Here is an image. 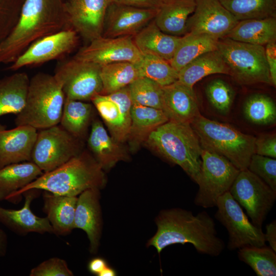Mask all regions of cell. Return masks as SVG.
Segmentation results:
<instances>
[{"mask_svg": "<svg viewBox=\"0 0 276 276\" xmlns=\"http://www.w3.org/2000/svg\"><path fill=\"white\" fill-rule=\"evenodd\" d=\"M155 222L157 231L148 241L158 254L166 247L175 244L190 243L200 254L217 257L225 244L217 236L215 223L207 212L197 215L179 208L162 210Z\"/></svg>", "mask_w": 276, "mask_h": 276, "instance_id": "6da1fadb", "label": "cell"}, {"mask_svg": "<svg viewBox=\"0 0 276 276\" xmlns=\"http://www.w3.org/2000/svg\"><path fill=\"white\" fill-rule=\"evenodd\" d=\"M65 0H25L19 19L0 42V64L13 63L32 43L70 28Z\"/></svg>", "mask_w": 276, "mask_h": 276, "instance_id": "7a4b0ae2", "label": "cell"}, {"mask_svg": "<svg viewBox=\"0 0 276 276\" xmlns=\"http://www.w3.org/2000/svg\"><path fill=\"white\" fill-rule=\"evenodd\" d=\"M104 172L89 151L83 150L65 163L43 173L16 192L12 200L34 189L68 196H77L87 189L100 190L106 182Z\"/></svg>", "mask_w": 276, "mask_h": 276, "instance_id": "3957f363", "label": "cell"}, {"mask_svg": "<svg viewBox=\"0 0 276 276\" xmlns=\"http://www.w3.org/2000/svg\"><path fill=\"white\" fill-rule=\"evenodd\" d=\"M144 144L169 163L180 167L197 183L201 146L190 124L168 121L152 132Z\"/></svg>", "mask_w": 276, "mask_h": 276, "instance_id": "277c9868", "label": "cell"}, {"mask_svg": "<svg viewBox=\"0 0 276 276\" xmlns=\"http://www.w3.org/2000/svg\"><path fill=\"white\" fill-rule=\"evenodd\" d=\"M65 99L54 75L37 73L29 80L25 104L17 114L15 125L40 130L59 124Z\"/></svg>", "mask_w": 276, "mask_h": 276, "instance_id": "5b68a950", "label": "cell"}, {"mask_svg": "<svg viewBox=\"0 0 276 276\" xmlns=\"http://www.w3.org/2000/svg\"><path fill=\"white\" fill-rule=\"evenodd\" d=\"M201 146L224 156L239 170L247 169L255 153L256 137L199 113L190 124Z\"/></svg>", "mask_w": 276, "mask_h": 276, "instance_id": "8992f818", "label": "cell"}, {"mask_svg": "<svg viewBox=\"0 0 276 276\" xmlns=\"http://www.w3.org/2000/svg\"><path fill=\"white\" fill-rule=\"evenodd\" d=\"M217 50L238 83L272 84L264 46L223 37L218 39Z\"/></svg>", "mask_w": 276, "mask_h": 276, "instance_id": "52a82bcc", "label": "cell"}, {"mask_svg": "<svg viewBox=\"0 0 276 276\" xmlns=\"http://www.w3.org/2000/svg\"><path fill=\"white\" fill-rule=\"evenodd\" d=\"M201 158L194 203L204 208L215 207L218 198L229 192L240 170L224 156L202 146Z\"/></svg>", "mask_w": 276, "mask_h": 276, "instance_id": "ba28073f", "label": "cell"}, {"mask_svg": "<svg viewBox=\"0 0 276 276\" xmlns=\"http://www.w3.org/2000/svg\"><path fill=\"white\" fill-rule=\"evenodd\" d=\"M101 66L74 57H64L58 61L53 75L65 98L89 102L96 95L102 93Z\"/></svg>", "mask_w": 276, "mask_h": 276, "instance_id": "9c48e42d", "label": "cell"}, {"mask_svg": "<svg viewBox=\"0 0 276 276\" xmlns=\"http://www.w3.org/2000/svg\"><path fill=\"white\" fill-rule=\"evenodd\" d=\"M82 140L65 130L59 124L37 131L31 161L43 173L65 163L83 150Z\"/></svg>", "mask_w": 276, "mask_h": 276, "instance_id": "30bf717a", "label": "cell"}, {"mask_svg": "<svg viewBox=\"0 0 276 276\" xmlns=\"http://www.w3.org/2000/svg\"><path fill=\"white\" fill-rule=\"evenodd\" d=\"M229 192L246 211L251 222L262 228L276 200V191L247 169L240 171Z\"/></svg>", "mask_w": 276, "mask_h": 276, "instance_id": "8fae6325", "label": "cell"}, {"mask_svg": "<svg viewBox=\"0 0 276 276\" xmlns=\"http://www.w3.org/2000/svg\"><path fill=\"white\" fill-rule=\"evenodd\" d=\"M216 206L217 210L215 218L225 227L228 233V250H235L246 246L265 245L262 229L255 226L249 220L229 192L218 198Z\"/></svg>", "mask_w": 276, "mask_h": 276, "instance_id": "7c38bea8", "label": "cell"}, {"mask_svg": "<svg viewBox=\"0 0 276 276\" xmlns=\"http://www.w3.org/2000/svg\"><path fill=\"white\" fill-rule=\"evenodd\" d=\"M78 40L79 35L71 28L44 36L32 43L7 69L15 71L59 60L75 49Z\"/></svg>", "mask_w": 276, "mask_h": 276, "instance_id": "4fadbf2b", "label": "cell"}, {"mask_svg": "<svg viewBox=\"0 0 276 276\" xmlns=\"http://www.w3.org/2000/svg\"><path fill=\"white\" fill-rule=\"evenodd\" d=\"M109 134L121 143L126 142L131 123L132 102L127 86L107 95L99 94L91 100Z\"/></svg>", "mask_w": 276, "mask_h": 276, "instance_id": "5bb4252c", "label": "cell"}, {"mask_svg": "<svg viewBox=\"0 0 276 276\" xmlns=\"http://www.w3.org/2000/svg\"><path fill=\"white\" fill-rule=\"evenodd\" d=\"M74 58L101 65L121 61L138 63L142 54L132 36L117 37L100 36L80 48Z\"/></svg>", "mask_w": 276, "mask_h": 276, "instance_id": "9a60e30c", "label": "cell"}, {"mask_svg": "<svg viewBox=\"0 0 276 276\" xmlns=\"http://www.w3.org/2000/svg\"><path fill=\"white\" fill-rule=\"evenodd\" d=\"M112 0H65L69 27L86 44L102 36L105 13Z\"/></svg>", "mask_w": 276, "mask_h": 276, "instance_id": "2e32d148", "label": "cell"}, {"mask_svg": "<svg viewBox=\"0 0 276 276\" xmlns=\"http://www.w3.org/2000/svg\"><path fill=\"white\" fill-rule=\"evenodd\" d=\"M195 7L186 24L187 33L224 37L238 20L219 0H195Z\"/></svg>", "mask_w": 276, "mask_h": 276, "instance_id": "e0dca14e", "label": "cell"}, {"mask_svg": "<svg viewBox=\"0 0 276 276\" xmlns=\"http://www.w3.org/2000/svg\"><path fill=\"white\" fill-rule=\"evenodd\" d=\"M158 10L112 2L105 13L102 36H133L155 18Z\"/></svg>", "mask_w": 276, "mask_h": 276, "instance_id": "ac0fdd59", "label": "cell"}, {"mask_svg": "<svg viewBox=\"0 0 276 276\" xmlns=\"http://www.w3.org/2000/svg\"><path fill=\"white\" fill-rule=\"evenodd\" d=\"M100 190L87 189L77 198L74 218L75 228L84 231L89 242V251L96 254L99 246L102 230Z\"/></svg>", "mask_w": 276, "mask_h": 276, "instance_id": "d6986e66", "label": "cell"}, {"mask_svg": "<svg viewBox=\"0 0 276 276\" xmlns=\"http://www.w3.org/2000/svg\"><path fill=\"white\" fill-rule=\"evenodd\" d=\"M37 129L19 125L5 130L0 127V169L10 164L31 161Z\"/></svg>", "mask_w": 276, "mask_h": 276, "instance_id": "ffe728a7", "label": "cell"}, {"mask_svg": "<svg viewBox=\"0 0 276 276\" xmlns=\"http://www.w3.org/2000/svg\"><path fill=\"white\" fill-rule=\"evenodd\" d=\"M90 126L87 141L89 151L104 171L109 170L119 162L129 159L123 143L109 134L98 119L93 118Z\"/></svg>", "mask_w": 276, "mask_h": 276, "instance_id": "44dd1931", "label": "cell"}, {"mask_svg": "<svg viewBox=\"0 0 276 276\" xmlns=\"http://www.w3.org/2000/svg\"><path fill=\"white\" fill-rule=\"evenodd\" d=\"M163 91L162 110L169 121L191 124L200 113L193 89L176 81L163 86Z\"/></svg>", "mask_w": 276, "mask_h": 276, "instance_id": "7402d4cb", "label": "cell"}, {"mask_svg": "<svg viewBox=\"0 0 276 276\" xmlns=\"http://www.w3.org/2000/svg\"><path fill=\"white\" fill-rule=\"evenodd\" d=\"M38 190L31 189L22 193L25 195V200L24 206L20 209H7L0 206V222L13 232L19 234L30 232L54 234L48 218L38 217L31 210V203L36 196Z\"/></svg>", "mask_w": 276, "mask_h": 276, "instance_id": "603a6c76", "label": "cell"}, {"mask_svg": "<svg viewBox=\"0 0 276 276\" xmlns=\"http://www.w3.org/2000/svg\"><path fill=\"white\" fill-rule=\"evenodd\" d=\"M168 121L162 109L132 103L131 123L126 141L130 151H137L152 132Z\"/></svg>", "mask_w": 276, "mask_h": 276, "instance_id": "cb8c5ba5", "label": "cell"}, {"mask_svg": "<svg viewBox=\"0 0 276 276\" xmlns=\"http://www.w3.org/2000/svg\"><path fill=\"white\" fill-rule=\"evenodd\" d=\"M181 38L163 32L157 26L154 19L133 36L134 43L142 54H152L169 62Z\"/></svg>", "mask_w": 276, "mask_h": 276, "instance_id": "d4e9b609", "label": "cell"}, {"mask_svg": "<svg viewBox=\"0 0 276 276\" xmlns=\"http://www.w3.org/2000/svg\"><path fill=\"white\" fill-rule=\"evenodd\" d=\"M43 210L54 234L65 235L75 228L74 218L78 197L59 195L44 191Z\"/></svg>", "mask_w": 276, "mask_h": 276, "instance_id": "484cf974", "label": "cell"}, {"mask_svg": "<svg viewBox=\"0 0 276 276\" xmlns=\"http://www.w3.org/2000/svg\"><path fill=\"white\" fill-rule=\"evenodd\" d=\"M224 37L263 46L275 42L276 17L239 20Z\"/></svg>", "mask_w": 276, "mask_h": 276, "instance_id": "4316f807", "label": "cell"}, {"mask_svg": "<svg viewBox=\"0 0 276 276\" xmlns=\"http://www.w3.org/2000/svg\"><path fill=\"white\" fill-rule=\"evenodd\" d=\"M195 7V0H164L154 20L165 33L175 36L185 34L187 20Z\"/></svg>", "mask_w": 276, "mask_h": 276, "instance_id": "83f0119b", "label": "cell"}, {"mask_svg": "<svg viewBox=\"0 0 276 276\" xmlns=\"http://www.w3.org/2000/svg\"><path fill=\"white\" fill-rule=\"evenodd\" d=\"M43 172L32 161L12 164L0 169V201H11L18 191L34 181Z\"/></svg>", "mask_w": 276, "mask_h": 276, "instance_id": "f1b7e54d", "label": "cell"}, {"mask_svg": "<svg viewBox=\"0 0 276 276\" xmlns=\"http://www.w3.org/2000/svg\"><path fill=\"white\" fill-rule=\"evenodd\" d=\"M214 74L229 75V70L217 50L204 53L178 72L179 83L191 89L203 78Z\"/></svg>", "mask_w": 276, "mask_h": 276, "instance_id": "f546056e", "label": "cell"}, {"mask_svg": "<svg viewBox=\"0 0 276 276\" xmlns=\"http://www.w3.org/2000/svg\"><path fill=\"white\" fill-rule=\"evenodd\" d=\"M30 79L26 73H16L0 79V116L17 114L23 108Z\"/></svg>", "mask_w": 276, "mask_h": 276, "instance_id": "4dcf8cb0", "label": "cell"}, {"mask_svg": "<svg viewBox=\"0 0 276 276\" xmlns=\"http://www.w3.org/2000/svg\"><path fill=\"white\" fill-rule=\"evenodd\" d=\"M218 39L205 34L186 33L181 38L170 64L178 72L201 55L217 50Z\"/></svg>", "mask_w": 276, "mask_h": 276, "instance_id": "1f68e13d", "label": "cell"}, {"mask_svg": "<svg viewBox=\"0 0 276 276\" xmlns=\"http://www.w3.org/2000/svg\"><path fill=\"white\" fill-rule=\"evenodd\" d=\"M93 105L88 102L65 99L59 124L81 140L86 135L93 119Z\"/></svg>", "mask_w": 276, "mask_h": 276, "instance_id": "d6a6232c", "label": "cell"}, {"mask_svg": "<svg viewBox=\"0 0 276 276\" xmlns=\"http://www.w3.org/2000/svg\"><path fill=\"white\" fill-rule=\"evenodd\" d=\"M142 74L138 63L113 62L101 66L102 95H107L129 86Z\"/></svg>", "mask_w": 276, "mask_h": 276, "instance_id": "836d02e7", "label": "cell"}, {"mask_svg": "<svg viewBox=\"0 0 276 276\" xmlns=\"http://www.w3.org/2000/svg\"><path fill=\"white\" fill-rule=\"evenodd\" d=\"M238 257L257 276L276 275V252L269 246L243 247L238 249Z\"/></svg>", "mask_w": 276, "mask_h": 276, "instance_id": "e575fe53", "label": "cell"}, {"mask_svg": "<svg viewBox=\"0 0 276 276\" xmlns=\"http://www.w3.org/2000/svg\"><path fill=\"white\" fill-rule=\"evenodd\" d=\"M238 20L276 17V0H219Z\"/></svg>", "mask_w": 276, "mask_h": 276, "instance_id": "d590c367", "label": "cell"}, {"mask_svg": "<svg viewBox=\"0 0 276 276\" xmlns=\"http://www.w3.org/2000/svg\"><path fill=\"white\" fill-rule=\"evenodd\" d=\"M245 118L253 124H273L276 121V106L272 99L264 94H255L248 97L243 106Z\"/></svg>", "mask_w": 276, "mask_h": 276, "instance_id": "8d00e7d4", "label": "cell"}, {"mask_svg": "<svg viewBox=\"0 0 276 276\" xmlns=\"http://www.w3.org/2000/svg\"><path fill=\"white\" fill-rule=\"evenodd\" d=\"M143 77H147L162 86L170 85L178 79V72L167 60L155 55L142 54L138 62Z\"/></svg>", "mask_w": 276, "mask_h": 276, "instance_id": "74e56055", "label": "cell"}, {"mask_svg": "<svg viewBox=\"0 0 276 276\" xmlns=\"http://www.w3.org/2000/svg\"><path fill=\"white\" fill-rule=\"evenodd\" d=\"M128 86L133 104L162 109V86L147 77H142Z\"/></svg>", "mask_w": 276, "mask_h": 276, "instance_id": "f35d334b", "label": "cell"}, {"mask_svg": "<svg viewBox=\"0 0 276 276\" xmlns=\"http://www.w3.org/2000/svg\"><path fill=\"white\" fill-rule=\"evenodd\" d=\"M205 94L210 104L218 112L226 114L232 106L234 91L231 86L221 79H215L206 86Z\"/></svg>", "mask_w": 276, "mask_h": 276, "instance_id": "ab89813d", "label": "cell"}, {"mask_svg": "<svg viewBox=\"0 0 276 276\" xmlns=\"http://www.w3.org/2000/svg\"><path fill=\"white\" fill-rule=\"evenodd\" d=\"M25 0H0V42L16 24Z\"/></svg>", "mask_w": 276, "mask_h": 276, "instance_id": "60d3db41", "label": "cell"}, {"mask_svg": "<svg viewBox=\"0 0 276 276\" xmlns=\"http://www.w3.org/2000/svg\"><path fill=\"white\" fill-rule=\"evenodd\" d=\"M247 169L276 191V159L254 154Z\"/></svg>", "mask_w": 276, "mask_h": 276, "instance_id": "b9f144b4", "label": "cell"}, {"mask_svg": "<svg viewBox=\"0 0 276 276\" xmlns=\"http://www.w3.org/2000/svg\"><path fill=\"white\" fill-rule=\"evenodd\" d=\"M30 276H72L73 272L65 261L59 258H50L33 268Z\"/></svg>", "mask_w": 276, "mask_h": 276, "instance_id": "7bdbcfd3", "label": "cell"}, {"mask_svg": "<svg viewBox=\"0 0 276 276\" xmlns=\"http://www.w3.org/2000/svg\"><path fill=\"white\" fill-rule=\"evenodd\" d=\"M256 154L276 158V136L275 134L261 135L255 143Z\"/></svg>", "mask_w": 276, "mask_h": 276, "instance_id": "ee69618b", "label": "cell"}, {"mask_svg": "<svg viewBox=\"0 0 276 276\" xmlns=\"http://www.w3.org/2000/svg\"><path fill=\"white\" fill-rule=\"evenodd\" d=\"M267 63L271 80L272 84L276 85V43H268L265 47Z\"/></svg>", "mask_w": 276, "mask_h": 276, "instance_id": "f6af8a7d", "label": "cell"}, {"mask_svg": "<svg viewBox=\"0 0 276 276\" xmlns=\"http://www.w3.org/2000/svg\"><path fill=\"white\" fill-rule=\"evenodd\" d=\"M113 2L144 9L159 10L162 6L164 0H112Z\"/></svg>", "mask_w": 276, "mask_h": 276, "instance_id": "bcb514c9", "label": "cell"}, {"mask_svg": "<svg viewBox=\"0 0 276 276\" xmlns=\"http://www.w3.org/2000/svg\"><path fill=\"white\" fill-rule=\"evenodd\" d=\"M266 232L264 234V237L266 242L269 244L270 247L276 252V221L272 220L270 223L267 224L266 226Z\"/></svg>", "mask_w": 276, "mask_h": 276, "instance_id": "7dc6e473", "label": "cell"}, {"mask_svg": "<svg viewBox=\"0 0 276 276\" xmlns=\"http://www.w3.org/2000/svg\"><path fill=\"white\" fill-rule=\"evenodd\" d=\"M106 261L103 258L97 257L93 259L88 263V268L89 271L97 275L107 266Z\"/></svg>", "mask_w": 276, "mask_h": 276, "instance_id": "c3c4849f", "label": "cell"}, {"mask_svg": "<svg viewBox=\"0 0 276 276\" xmlns=\"http://www.w3.org/2000/svg\"><path fill=\"white\" fill-rule=\"evenodd\" d=\"M7 246V238L5 233L0 229V256L6 254Z\"/></svg>", "mask_w": 276, "mask_h": 276, "instance_id": "681fc988", "label": "cell"}, {"mask_svg": "<svg viewBox=\"0 0 276 276\" xmlns=\"http://www.w3.org/2000/svg\"><path fill=\"white\" fill-rule=\"evenodd\" d=\"M117 273L114 269L109 267L106 266L98 275V276H115Z\"/></svg>", "mask_w": 276, "mask_h": 276, "instance_id": "f907efd6", "label": "cell"}]
</instances>
